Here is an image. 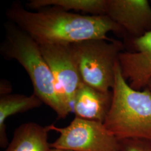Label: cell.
Masks as SVG:
<instances>
[{"instance_id":"obj_13","label":"cell","mask_w":151,"mask_h":151,"mask_svg":"<svg viewBox=\"0 0 151 151\" xmlns=\"http://www.w3.org/2000/svg\"><path fill=\"white\" fill-rule=\"evenodd\" d=\"M119 141V151H151V142L137 139Z\"/></svg>"},{"instance_id":"obj_15","label":"cell","mask_w":151,"mask_h":151,"mask_svg":"<svg viewBox=\"0 0 151 151\" xmlns=\"http://www.w3.org/2000/svg\"><path fill=\"white\" fill-rule=\"evenodd\" d=\"M50 151H73L69 150H65V149H60V148H51Z\"/></svg>"},{"instance_id":"obj_12","label":"cell","mask_w":151,"mask_h":151,"mask_svg":"<svg viewBox=\"0 0 151 151\" xmlns=\"http://www.w3.org/2000/svg\"><path fill=\"white\" fill-rule=\"evenodd\" d=\"M27 6L32 10L54 6L65 11H81L92 15H105L107 0H31L27 4Z\"/></svg>"},{"instance_id":"obj_10","label":"cell","mask_w":151,"mask_h":151,"mask_svg":"<svg viewBox=\"0 0 151 151\" xmlns=\"http://www.w3.org/2000/svg\"><path fill=\"white\" fill-rule=\"evenodd\" d=\"M48 126L34 122L23 123L16 128L11 142L4 151H50Z\"/></svg>"},{"instance_id":"obj_14","label":"cell","mask_w":151,"mask_h":151,"mask_svg":"<svg viewBox=\"0 0 151 151\" xmlns=\"http://www.w3.org/2000/svg\"><path fill=\"white\" fill-rule=\"evenodd\" d=\"M11 91H12V86H11V83L7 80L2 79L0 83L1 96L10 94Z\"/></svg>"},{"instance_id":"obj_6","label":"cell","mask_w":151,"mask_h":151,"mask_svg":"<svg viewBox=\"0 0 151 151\" xmlns=\"http://www.w3.org/2000/svg\"><path fill=\"white\" fill-rule=\"evenodd\" d=\"M54 78L61 101L73 113L76 92L82 82L70 44H39Z\"/></svg>"},{"instance_id":"obj_16","label":"cell","mask_w":151,"mask_h":151,"mask_svg":"<svg viewBox=\"0 0 151 151\" xmlns=\"http://www.w3.org/2000/svg\"><path fill=\"white\" fill-rule=\"evenodd\" d=\"M147 88H148L150 91H151V78L150 80V81L148 82V85H147V86L146 87Z\"/></svg>"},{"instance_id":"obj_9","label":"cell","mask_w":151,"mask_h":151,"mask_svg":"<svg viewBox=\"0 0 151 151\" xmlns=\"http://www.w3.org/2000/svg\"><path fill=\"white\" fill-rule=\"evenodd\" d=\"M112 97V91H101L82 83L76 93L73 113L75 118L104 123Z\"/></svg>"},{"instance_id":"obj_7","label":"cell","mask_w":151,"mask_h":151,"mask_svg":"<svg viewBox=\"0 0 151 151\" xmlns=\"http://www.w3.org/2000/svg\"><path fill=\"white\" fill-rule=\"evenodd\" d=\"M123 43L127 50L118 57L122 75L131 88L141 91L151 78V31Z\"/></svg>"},{"instance_id":"obj_1","label":"cell","mask_w":151,"mask_h":151,"mask_svg":"<svg viewBox=\"0 0 151 151\" xmlns=\"http://www.w3.org/2000/svg\"><path fill=\"white\" fill-rule=\"evenodd\" d=\"M9 22L27 32L39 44H70L95 39H110L108 33L123 37L119 25L108 15H82L54 6L37 11L14 2L6 12Z\"/></svg>"},{"instance_id":"obj_5","label":"cell","mask_w":151,"mask_h":151,"mask_svg":"<svg viewBox=\"0 0 151 151\" xmlns=\"http://www.w3.org/2000/svg\"><path fill=\"white\" fill-rule=\"evenodd\" d=\"M49 129L59 133L50 143L51 148L73 151H119V141L104 123L75 118L63 128L48 125Z\"/></svg>"},{"instance_id":"obj_11","label":"cell","mask_w":151,"mask_h":151,"mask_svg":"<svg viewBox=\"0 0 151 151\" xmlns=\"http://www.w3.org/2000/svg\"><path fill=\"white\" fill-rule=\"evenodd\" d=\"M42 100L35 94H9L0 97V147L6 148L9 140L6 131V120L12 115L24 113L42 105Z\"/></svg>"},{"instance_id":"obj_2","label":"cell","mask_w":151,"mask_h":151,"mask_svg":"<svg viewBox=\"0 0 151 151\" xmlns=\"http://www.w3.org/2000/svg\"><path fill=\"white\" fill-rule=\"evenodd\" d=\"M4 27L5 38L0 46L2 55L22 65L31 80L33 93L51 108L58 118L65 119L70 111L58 95L52 73L39 44L11 22L5 23Z\"/></svg>"},{"instance_id":"obj_8","label":"cell","mask_w":151,"mask_h":151,"mask_svg":"<svg viewBox=\"0 0 151 151\" xmlns=\"http://www.w3.org/2000/svg\"><path fill=\"white\" fill-rule=\"evenodd\" d=\"M108 15L122 29L124 43L151 31V7L147 0H107Z\"/></svg>"},{"instance_id":"obj_3","label":"cell","mask_w":151,"mask_h":151,"mask_svg":"<svg viewBox=\"0 0 151 151\" xmlns=\"http://www.w3.org/2000/svg\"><path fill=\"white\" fill-rule=\"evenodd\" d=\"M110 109L104 122L106 129L118 140L137 139L151 142V91L129 86L122 75L118 60Z\"/></svg>"},{"instance_id":"obj_4","label":"cell","mask_w":151,"mask_h":151,"mask_svg":"<svg viewBox=\"0 0 151 151\" xmlns=\"http://www.w3.org/2000/svg\"><path fill=\"white\" fill-rule=\"evenodd\" d=\"M70 49L82 82L108 92L115 82V67L123 43L114 39L88 40L70 44Z\"/></svg>"}]
</instances>
